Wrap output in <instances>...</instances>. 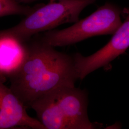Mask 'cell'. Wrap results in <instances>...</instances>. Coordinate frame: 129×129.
I'll use <instances>...</instances> for the list:
<instances>
[{"label":"cell","mask_w":129,"mask_h":129,"mask_svg":"<svg viewBox=\"0 0 129 129\" xmlns=\"http://www.w3.org/2000/svg\"><path fill=\"white\" fill-rule=\"evenodd\" d=\"M98 0H55L46 5H39L19 23L4 30L5 33L21 41L53 30L61 24L75 23L88 5Z\"/></svg>","instance_id":"3957f363"},{"label":"cell","mask_w":129,"mask_h":129,"mask_svg":"<svg viewBox=\"0 0 129 129\" xmlns=\"http://www.w3.org/2000/svg\"><path fill=\"white\" fill-rule=\"evenodd\" d=\"M6 79L0 76V129L19 127L46 129L39 120L28 114L27 108L10 88L5 85Z\"/></svg>","instance_id":"8992f818"},{"label":"cell","mask_w":129,"mask_h":129,"mask_svg":"<svg viewBox=\"0 0 129 129\" xmlns=\"http://www.w3.org/2000/svg\"><path fill=\"white\" fill-rule=\"evenodd\" d=\"M23 64L10 78V88L26 108L56 88L75 86L78 79L73 55L56 50L36 35L27 41Z\"/></svg>","instance_id":"6da1fadb"},{"label":"cell","mask_w":129,"mask_h":129,"mask_svg":"<svg viewBox=\"0 0 129 129\" xmlns=\"http://www.w3.org/2000/svg\"><path fill=\"white\" fill-rule=\"evenodd\" d=\"M27 54L26 41L0 30V76L9 79L23 64Z\"/></svg>","instance_id":"52a82bcc"},{"label":"cell","mask_w":129,"mask_h":129,"mask_svg":"<svg viewBox=\"0 0 129 129\" xmlns=\"http://www.w3.org/2000/svg\"><path fill=\"white\" fill-rule=\"evenodd\" d=\"M88 93L75 86L56 88L29 105L46 129H95L88 116Z\"/></svg>","instance_id":"7a4b0ae2"},{"label":"cell","mask_w":129,"mask_h":129,"mask_svg":"<svg viewBox=\"0 0 129 129\" xmlns=\"http://www.w3.org/2000/svg\"><path fill=\"white\" fill-rule=\"evenodd\" d=\"M106 45L89 56L73 55L78 79L82 80L97 69L110 64L129 47V14Z\"/></svg>","instance_id":"5b68a950"},{"label":"cell","mask_w":129,"mask_h":129,"mask_svg":"<svg viewBox=\"0 0 129 129\" xmlns=\"http://www.w3.org/2000/svg\"><path fill=\"white\" fill-rule=\"evenodd\" d=\"M16 2H17L21 4H26L28 3H33L39 0H15ZM51 1H55V0H51Z\"/></svg>","instance_id":"9c48e42d"},{"label":"cell","mask_w":129,"mask_h":129,"mask_svg":"<svg viewBox=\"0 0 129 129\" xmlns=\"http://www.w3.org/2000/svg\"><path fill=\"white\" fill-rule=\"evenodd\" d=\"M121 12L115 5L107 3L69 27L37 35L44 43L55 47L72 45L95 36L113 35L122 23Z\"/></svg>","instance_id":"277c9868"},{"label":"cell","mask_w":129,"mask_h":129,"mask_svg":"<svg viewBox=\"0 0 129 129\" xmlns=\"http://www.w3.org/2000/svg\"><path fill=\"white\" fill-rule=\"evenodd\" d=\"M21 4L15 0H0V17L9 15L26 16L37 8Z\"/></svg>","instance_id":"ba28073f"}]
</instances>
